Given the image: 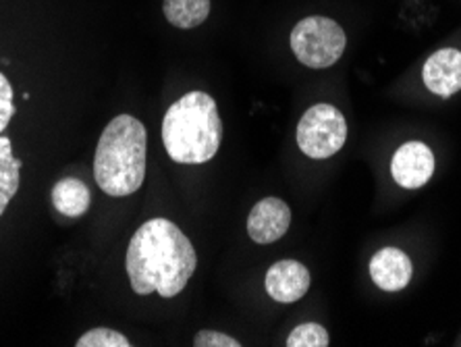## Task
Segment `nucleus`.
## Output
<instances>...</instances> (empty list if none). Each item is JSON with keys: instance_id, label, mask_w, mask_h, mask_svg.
<instances>
[{"instance_id": "nucleus-12", "label": "nucleus", "mask_w": 461, "mask_h": 347, "mask_svg": "<svg viewBox=\"0 0 461 347\" xmlns=\"http://www.w3.org/2000/svg\"><path fill=\"white\" fill-rule=\"evenodd\" d=\"M167 22L179 30H194L210 15V0H165L162 3Z\"/></svg>"}, {"instance_id": "nucleus-2", "label": "nucleus", "mask_w": 461, "mask_h": 347, "mask_svg": "<svg viewBox=\"0 0 461 347\" xmlns=\"http://www.w3.org/2000/svg\"><path fill=\"white\" fill-rule=\"evenodd\" d=\"M148 133L140 119L117 114L100 135L94 154V179L104 194L123 198L144 186Z\"/></svg>"}, {"instance_id": "nucleus-6", "label": "nucleus", "mask_w": 461, "mask_h": 347, "mask_svg": "<svg viewBox=\"0 0 461 347\" xmlns=\"http://www.w3.org/2000/svg\"><path fill=\"white\" fill-rule=\"evenodd\" d=\"M435 173V154L424 142H405L391 160V175L399 187L420 189Z\"/></svg>"}, {"instance_id": "nucleus-4", "label": "nucleus", "mask_w": 461, "mask_h": 347, "mask_svg": "<svg viewBox=\"0 0 461 347\" xmlns=\"http://www.w3.org/2000/svg\"><path fill=\"white\" fill-rule=\"evenodd\" d=\"M348 38L343 27L329 17L302 19L291 32V50L310 69H327L343 57Z\"/></svg>"}, {"instance_id": "nucleus-14", "label": "nucleus", "mask_w": 461, "mask_h": 347, "mask_svg": "<svg viewBox=\"0 0 461 347\" xmlns=\"http://www.w3.org/2000/svg\"><path fill=\"white\" fill-rule=\"evenodd\" d=\"M287 347H327L330 345L329 331L318 323H303L295 326L287 337Z\"/></svg>"}, {"instance_id": "nucleus-10", "label": "nucleus", "mask_w": 461, "mask_h": 347, "mask_svg": "<svg viewBox=\"0 0 461 347\" xmlns=\"http://www.w3.org/2000/svg\"><path fill=\"white\" fill-rule=\"evenodd\" d=\"M413 267L410 256L399 248L378 250L370 260V277L383 291H402L410 285Z\"/></svg>"}, {"instance_id": "nucleus-1", "label": "nucleus", "mask_w": 461, "mask_h": 347, "mask_svg": "<svg viewBox=\"0 0 461 347\" xmlns=\"http://www.w3.org/2000/svg\"><path fill=\"white\" fill-rule=\"evenodd\" d=\"M198 267L194 243L168 219H150L127 246L125 269L138 296L175 297L187 288Z\"/></svg>"}, {"instance_id": "nucleus-7", "label": "nucleus", "mask_w": 461, "mask_h": 347, "mask_svg": "<svg viewBox=\"0 0 461 347\" xmlns=\"http://www.w3.org/2000/svg\"><path fill=\"white\" fill-rule=\"evenodd\" d=\"M289 204L281 198H275V196H268V198L260 200L249 210L248 235L254 243L268 246V243H275L285 237V233L289 231Z\"/></svg>"}, {"instance_id": "nucleus-3", "label": "nucleus", "mask_w": 461, "mask_h": 347, "mask_svg": "<svg viewBox=\"0 0 461 347\" xmlns=\"http://www.w3.org/2000/svg\"><path fill=\"white\" fill-rule=\"evenodd\" d=\"M222 121L214 98L189 92L173 102L162 119V144L179 165H204L219 152Z\"/></svg>"}, {"instance_id": "nucleus-5", "label": "nucleus", "mask_w": 461, "mask_h": 347, "mask_svg": "<svg viewBox=\"0 0 461 347\" xmlns=\"http://www.w3.org/2000/svg\"><path fill=\"white\" fill-rule=\"evenodd\" d=\"M295 140L302 152L310 159H330L348 142V121L333 105H314L303 113Z\"/></svg>"}, {"instance_id": "nucleus-13", "label": "nucleus", "mask_w": 461, "mask_h": 347, "mask_svg": "<svg viewBox=\"0 0 461 347\" xmlns=\"http://www.w3.org/2000/svg\"><path fill=\"white\" fill-rule=\"evenodd\" d=\"M19 179H22V162L13 154L11 140L0 135V216L19 192Z\"/></svg>"}, {"instance_id": "nucleus-15", "label": "nucleus", "mask_w": 461, "mask_h": 347, "mask_svg": "<svg viewBox=\"0 0 461 347\" xmlns=\"http://www.w3.org/2000/svg\"><path fill=\"white\" fill-rule=\"evenodd\" d=\"M76 345L77 347H129L131 342H129L123 333L98 326V329H92L87 331L86 335H81Z\"/></svg>"}, {"instance_id": "nucleus-11", "label": "nucleus", "mask_w": 461, "mask_h": 347, "mask_svg": "<svg viewBox=\"0 0 461 347\" xmlns=\"http://www.w3.org/2000/svg\"><path fill=\"white\" fill-rule=\"evenodd\" d=\"M50 200L54 208L63 216H67V219H79L90 208L92 196L86 183L77 179V177H63V179L54 183Z\"/></svg>"}, {"instance_id": "nucleus-9", "label": "nucleus", "mask_w": 461, "mask_h": 347, "mask_svg": "<svg viewBox=\"0 0 461 347\" xmlns=\"http://www.w3.org/2000/svg\"><path fill=\"white\" fill-rule=\"evenodd\" d=\"M424 86L440 98H449L461 90V52L440 49L430 54L422 69Z\"/></svg>"}, {"instance_id": "nucleus-17", "label": "nucleus", "mask_w": 461, "mask_h": 347, "mask_svg": "<svg viewBox=\"0 0 461 347\" xmlns=\"http://www.w3.org/2000/svg\"><path fill=\"white\" fill-rule=\"evenodd\" d=\"M194 345L195 347H240L241 343L237 342L235 337L225 335V333L204 329L194 337Z\"/></svg>"}, {"instance_id": "nucleus-16", "label": "nucleus", "mask_w": 461, "mask_h": 347, "mask_svg": "<svg viewBox=\"0 0 461 347\" xmlns=\"http://www.w3.org/2000/svg\"><path fill=\"white\" fill-rule=\"evenodd\" d=\"M13 87L9 84V79L0 73V135L6 127H9L13 114H15V100H13Z\"/></svg>"}, {"instance_id": "nucleus-8", "label": "nucleus", "mask_w": 461, "mask_h": 347, "mask_svg": "<svg viewBox=\"0 0 461 347\" xmlns=\"http://www.w3.org/2000/svg\"><path fill=\"white\" fill-rule=\"evenodd\" d=\"M310 270L297 260H279L267 270L264 288L267 294L279 304H294L310 289Z\"/></svg>"}]
</instances>
